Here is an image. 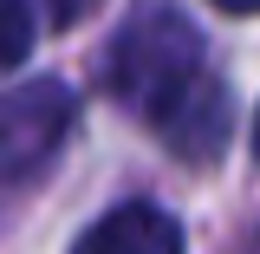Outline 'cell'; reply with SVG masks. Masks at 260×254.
Listing matches in <instances>:
<instances>
[{"mask_svg": "<svg viewBox=\"0 0 260 254\" xmlns=\"http://www.w3.org/2000/svg\"><path fill=\"white\" fill-rule=\"evenodd\" d=\"M195 78H202V33H195V20L176 0H143L117 26L111 52H104L111 98L124 111H137V118H150V124L189 92Z\"/></svg>", "mask_w": 260, "mask_h": 254, "instance_id": "cell-1", "label": "cell"}, {"mask_svg": "<svg viewBox=\"0 0 260 254\" xmlns=\"http://www.w3.org/2000/svg\"><path fill=\"white\" fill-rule=\"evenodd\" d=\"M78 118V104L59 78H32L0 98V183H26L32 170H46L52 150Z\"/></svg>", "mask_w": 260, "mask_h": 254, "instance_id": "cell-2", "label": "cell"}, {"mask_svg": "<svg viewBox=\"0 0 260 254\" xmlns=\"http://www.w3.org/2000/svg\"><path fill=\"white\" fill-rule=\"evenodd\" d=\"M156 130H162V144H169L182 163H215V157H221V144H228V130H234L228 85L202 72L189 92H182V98L156 118Z\"/></svg>", "mask_w": 260, "mask_h": 254, "instance_id": "cell-3", "label": "cell"}, {"mask_svg": "<svg viewBox=\"0 0 260 254\" xmlns=\"http://www.w3.org/2000/svg\"><path fill=\"white\" fill-rule=\"evenodd\" d=\"M72 254H182V222L156 202H117L72 241Z\"/></svg>", "mask_w": 260, "mask_h": 254, "instance_id": "cell-4", "label": "cell"}, {"mask_svg": "<svg viewBox=\"0 0 260 254\" xmlns=\"http://www.w3.org/2000/svg\"><path fill=\"white\" fill-rule=\"evenodd\" d=\"M32 52V7L26 0H0V72L26 65Z\"/></svg>", "mask_w": 260, "mask_h": 254, "instance_id": "cell-5", "label": "cell"}, {"mask_svg": "<svg viewBox=\"0 0 260 254\" xmlns=\"http://www.w3.org/2000/svg\"><path fill=\"white\" fill-rule=\"evenodd\" d=\"M91 7H98V0H46V20H52V26H78Z\"/></svg>", "mask_w": 260, "mask_h": 254, "instance_id": "cell-6", "label": "cell"}, {"mask_svg": "<svg viewBox=\"0 0 260 254\" xmlns=\"http://www.w3.org/2000/svg\"><path fill=\"white\" fill-rule=\"evenodd\" d=\"M208 7H221V13H260V0H208Z\"/></svg>", "mask_w": 260, "mask_h": 254, "instance_id": "cell-7", "label": "cell"}, {"mask_svg": "<svg viewBox=\"0 0 260 254\" xmlns=\"http://www.w3.org/2000/svg\"><path fill=\"white\" fill-rule=\"evenodd\" d=\"M254 157H260V111H254Z\"/></svg>", "mask_w": 260, "mask_h": 254, "instance_id": "cell-8", "label": "cell"}, {"mask_svg": "<svg viewBox=\"0 0 260 254\" xmlns=\"http://www.w3.org/2000/svg\"><path fill=\"white\" fill-rule=\"evenodd\" d=\"M247 254H260V241H254V248H247Z\"/></svg>", "mask_w": 260, "mask_h": 254, "instance_id": "cell-9", "label": "cell"}]
</instances>
